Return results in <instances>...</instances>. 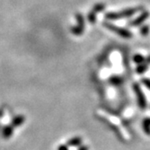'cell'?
Wrapping results in <instances>:
<instances>
[{"label":"cell","instance_id":"5","mask_svg":"<svg viewBox=\"0 0 150 150\" xmlns=\"http://www.w3.org/2000/svg\"><path fill=\"white\" fill-rule=\"evenodd\" d=\"M149 16H150V14H149L148 11H143L136 19L130 21L129 25L130 26H138V25H142L145 22V21L149 17Z\"/></svg>","mask_w":150,"mask_h":150},{"label":"cell","instance_id":"15","mask_svg":"<svg viewBox=\"0 0 150 150\" xmlns=\"http://www.w3.org/2000/svg\"><path fill=\"white\" fill-rule=\"evenodd\" d=\"M58 150H69V149H68L67 146H65V145H61V146H58Z\"/></svg>","mask_w":150,"mask_h":150},{"label":"cell","instance_id":"8","mask_svg":"<svg viewBox=\"0 0 150 150\" xmlns=\"http://www.w3.org/2000/svg\"><path fill=\"white\" fill-rule=\"evenodd\" d=\"M13 132H14V127L12 125L6 126L4 127V129H3V137L5 138H8L10 137H12Z\"/></svg>","mask_w":150,"mask_h":150},{"label":"cell","instance_id":"14","mask_svg":"<svg viewBox=\"0 0 150 150\" xmlns=\"http://www.w3.org/2000/svg\"><path fill=\"white\" fill-rule=\"evenodd\" d=\"M142 83L145 85L146 88H148L150 90V80L149 79H143L142 80Z\"/></svg>","mask_w":150,"mask_h":150},{"label":"cell","instance_id":"11","mask_svg":"<svg viewBox=\"0 0 150 150\" xmlns=\"http://www.w3.org/2000/svg\"><path fill=\"white\" fill-rule=\"evenodd\" d=\"M145 59H146V58H145L143 55H141V54H135L134 57H133V61H134L136 63H137V64H140V63L144 62Z\"/></svg>","mask_w":150,"mask_h":150},{"label":"cell","instance_id":"7","mask_svg":"<svg viewBox=\"0 0 150 150\" xmlns=\"http://www.w3.org/2000/svg\"><path fill=\"white\" fill-rule=\"evenodd\" d=\"M25 121V117H24L23 115L16 116L12 120V126L13 127H20Z\"/></svg>","mask_w":150,"mask_h":150},{"label":"cell","instance_id":"9","mask_svg":"<svg viewBox=\"0 0 150 150\" xmlns=\"http://www.w3.org/2000/svg\"><path fill=\"white\" fill-rule=\"evenodd\" d=\"M150 65V64L145 60L144 62L140 63V64H138V66L137 68V72L139 73V74H141V73H144L147 69H148V66Z\"/></svg>","mask_w":150,"mask_h":150},{"label":"cell","instance_id":"1","mask_svg":"<svg viewBox=\"0 0 150 150\" xmlns=\"http://www.w3.org/2000/svg\"><path fill=\"white\" fill-rule=\"evenodd\" d=\"M143 9V6H137V7H130L123 9L120 12H110L105 15V17L109 20H119V19H123L127 17H130L133 15H135L137 12L140 11Z\"/></svg>","mask_w":150,"mask_h":150},{"label":"cell","instance_id":"6","mask_svg":"<svg viewBox=\"0 0 150 150\" xmlns=\"http://www.w3.org/2000/svg\"><path fill=\"white\" fill-rule=\"evenodd\" d=\"M82 143V139L80 137H75L71 138L70 140L67 141V146H79Z\"/></svg>","mask_w":150,"mask_h":150},{"label":"cell","instance_id":"12","mask_svg":"<svg viewBox=\"0 0 150 150\" xmlns=\"http://www.w3.org/2000/svg\"><path fill=\"white\" fill-rule=\"evenodd\" d=\"M140 34H141V35H143V36H146V35H148V34H149V26L148 25H143L141 28H140Z\"/></svg>","mask_w":150,"mask_h":150},{"label":"cell","instance_id":"13","mask_svg":"<svg viewBox=\"0 0 150 150\" xmlns=\"http://www.w3.org/2000/svg\"><path fill=\"white\" fill-rule=\"evenodd\" d=\"M110 83H112L114 85H120L122 83V79L120 77H113L110 79Z\"/></svg>","mask_w":150,"mask_h":150},{"label":"cell","instance_id":"10","mask_svg":"<svg viewBox=\"0 0 150 150\" xmlns=\"http://www.w3.org/2000/svg\"><path fill=\"white\" fill-rule=\"evenodd\" d=\"M143 129L145 133L148 136H150V117H146L143 120Z\"/></svg>","mask_w":150,"mask_h":150},{"label":"cell","instance_id":"4","mask_svg":"<svg viewBox=\"0 0 150 150\" xmlns=\"http://www.w3.org/2000/svg\"><path fill=\"white\" fill-rule=\"evenodd\" d=\"M105 7H106V5L103 4V3H99L97 5H95L93 6L91 11L88 14L89 22L91 23V24H94L96 22V16H97V14H99L101 11H103V10L105 9Z\"/></svg>","mask_w":150,"mask_h":150},{"label":"cell","instance_id":"16","mask_svg":"<svg viewBox=\"0 0 150 150\" xmlns=\"http://www.w3.org/2000/svg\"><path fill=\"white\" fill-rule=\"evenodd\" d=\"M78 150H89V147L87 146H81L78 148Z\"/></svg>","mask_w":150,"mask_h":150},{"label":"cell","instance_id":"2","mask_svg":"<svg viewBox=\"0 0 150 150\" xmlns=\"http://www.w3.org/2000/svg\"><path fill=\"white\" fill-rule=\"evenodd\" d=\"M103 26H105L107 29H109L110 30L111 32H113V33H115L116 35H120V37L122 38H131L132 37V33L129 31V30H127V29H125V28H122V27H119V26H117V25H114L109 22H103Z\"/></svg>","mask_w":150,"mask_h":150},{"label":"cell","instance_id":"3","mask_svg":"<svg viewBox=\"0 0 150 150\" xmlns=\"http://www.w3.org/2000/svg\"><path fill=\"white\" fill-rule=\"evenodd\" d=\"M133 89H134V91L136 93V96H137V104L139 106V108L144 110L146 108V97L145 95L139 86V84L137 83H135L133 85Z\"/></svg>","mask_w":150,"mask_h":150}]
</instances>
